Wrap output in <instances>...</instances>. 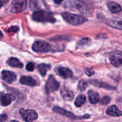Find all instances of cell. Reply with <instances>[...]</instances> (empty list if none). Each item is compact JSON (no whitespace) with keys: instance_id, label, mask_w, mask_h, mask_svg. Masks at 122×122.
<instances>
[{"instance_id":"obj_20","label":"cell","mask_w":122,"mask_h":122,"mask_svg":"<svg viewBox=\"0 0 122 122\" xmlns=\"http://www.w3.org/2000/svg\"><path fill=\"white\" fill-rule=\"evenodd\" d=\"M51 68V66L50 64H46L45 63H42L38 65V69L39 70V72L41 75V76H45L46 72L48 70H50Z\"/></svg>"},{"instance_id":"obj_2","label":"cell","mask_w":122,"mask_h":122,"mask_svg":"<svg viewBox=\"0 0 122 122\" xmlns=\"http://www.w3.org/2000/svg\"><path fill=\"white\" fill-rule=\"evenodd\" d=\"M61 15L66 21L73 26H78L87 21L86 18L83 15L73 14L68 12H64L62 13Z\"/></svg>"},{"instance_id":"obj_17","label":"cell","mask_w":122,"mask_h":122,"mask_svg":"<svg viewBox=\"0 0 122 122\" xmlns=\"http://www.w3.org/2000/svg\"><path fill=\"white\" fill-rule=\"evenodd\" d=\"M107 6L109 10L113 13H117L122 11V7L120 4L115 2H107Z\"/></svg>"},{"instance_id":"obj_28","label":"cell","mask_w":122,"mask_h":122,"mask_svg":"<svg viewBox=\"0 0 122 122\" xmlns=\"http://www.w3.org/2000/svg\"><path fill=\"white\" fill-rule=\"evenodd\" d=\"M7 115L6 114H0V122H5L7 119Z\"/></svg>"},{"instance_id":"obj_4","label":"cell","mask_w":122,"mask_h":122,"mask_svg":"<svg viewBox=\"0 0 122 122\" xmlns=\"http://www.w3.org/2000/svg\"><path fill=\"white\" fill-rule=\"evenodd\" d=\"M109 60L111 64L117 68H122V51H115L110 54Z\"/></svg>"},{"instance_id":"obj_25","label":"cell","mask_w":122,"mask_h":122,"mask_svg":"<svg viewBox=\"0 0 122 122\" xmlns=\"http://www.w3.org/2000/svg\"><path fill=\"white\" fill-rule=\"evenodd\" d=\"M110 98L108 96L104 97L101 100V101H100V104L101 105H107L110 102Z\"/></svg>"},{"instance_id":"obj_1","label":"cell","mask_w":122,"mask_h":122,"mask_svg":"<svg viewBox=\"0 0 122 122\" xmlns=\"http://www.w3.org/2000/svg\"><path fill=\"white\" fill-rule=\"evenodd\" d=\"M69 2L71 8L77 10L83 14L89 15L92 11V6L87 0H69Z\"/></svg>"},{"instance_id":"obj_11","label":"cell","mask_w":122,"mask_h":122,"mask_svg":"<svg viewBox=\"0 0 122 122\" xmlns=\"http://www.w3.org/2000/svg\"><path fill=\"white\" fill-rule=\"evenodd\" d=\"M1 75L2 79L8 83H13L16 79V75L13 71L4 70L1 73Z\"/></svg>"},{"instance_id":"obj_23","label":"cell","mask_w":122,"mask_h":122,"mask_svg":"<svg viewBox=\"0 0 122 122\" xmlns=\"http://www.w3.org/2000/svg\"><path fill=\"white\" fill-rule=\"evenodd\" d=\"M87 87V83L83 80H81L79 82L77 85V88L81 91H84Z\"/></svg>"},{"instance_id":"obj_32","label":"cell","mask_w":122,"mask_h":122,"mask_svg":"<svg viewBox=\"0 0 122 122\" xmlns=\"http://www.w3.org/2000/svg\"><path fill=\"white\" fill-rule=\"evenodd\" d=\"M63 1V0H54L55 3L57 4H60Z\"/></svg>"},{"instance_id":"obj_19","label":"cell","mask_w":122,"mask_h":122,"mask_svg":"<svg viewBox=\"0 0 122 122\" xmlns=\"http://www.w3.org/2000/svg\"><path fill=\"white\" fill-rule=\"evenodd\" d=\"M7 63L11 67H13L22 68L23 66V64L19 61V60L14 57H11L10 58Z\"/></svg>"},{"instance_id":"obj_22","label":"cell","mask_w":122,"mask_h":122,"mask_svg":"<svg viewBox=\"0 0 122 122\" xmlns=\"http://www.w3.org/2000/svg\"><path fill=\"white\" fill-rule=\"evenodd\" d=\"M92 83L94 85L96 86H98V87H102V88H106V89H115L114 87H112L108 85L107 84H105V83H101V82H99L98 81H93L92 82Z\"/></svg>"},{"instance_id":"obj_15","label":"cell","mask_w":122,"mask_h":122,"mask_svg":"<svg viewBox=\"0 0 122 122\" xmlns=\"http://www.w3.org/2000/svg\"><path fill=\"white\" fill-rule=\"evenodd\" d=\"M20 82L21 84L25 85H28L30 86H33L36 85V82L35 81V80L29 76H21L20 79Z\"/></svg>"},{"instance_id":"obj_7","label":"cell","mask_w":122,"mask_h":122,"mask_svg":"<svg viewBox=\"0 0 122 122\" xmlns=\"http://www.w3.org/2000/svg\"><path fill=\"white\" fill-rule=\"evenodd\" d=\"M32 50L38 52H48L51 50V46L45 42L38 41L33 43Z\"/></svg>"},{"instance_id":"obj_33","label":"cell","mask_w":122,"mask_h":122,"mask_svg":"<svg viewBox=\"0 0 122 122\" xmlns=\"http://www.w3.org/2000/svg\"><path fill=\"white\" fill-rule=\"evenodd\" d=\"M2 37H3V34H2V33L1 32V31L0 30V39H1V38H2Z\"/></svg>"},{"instance_id":"obj_8","label":"cell","mask_w":122,"mask_h":122,"mask_svg":"<svg viewBox=\"0 0 122 122\" xmlns=\"http://www.w3.org/2000/svg\"><path fill=\"white\" fill-rule=\"evenodd\" d=\"M53 111L56 113H58V114H61V115L67 117L71 118V119H88L90 117V116L86 114V115L82 116H77L73 114L71 112H69L68 111L65 110L63 108H60L59 107H54L53 108Z\"/></svg>"},{"instance_id":"obj_34","label":"cell","mask_w":122,"mask_h":122,"mask_svg":"<svg viewBox=\"0 0 122 122\" xmlns=\"http://www.w3.org/2000/svg\"><path fill=\"white\" fill-rule=\"evenodd\" d=\"M11 122H19L16 121V120H11Z\"/></svg>"},{"instance_id":"obj_5","label":"cell","mask_w":122,"mask_h":122,"mask_svg":"<svg viewBox=\"0 0 122 122\" xmlns=\"http://www.w3.org/2000/svg\"><path fill=\"white\" fill-rule=\"evenodd\" d=\"M19 113L22 117L23 119L26 122H32L38 119V114L35 111L33 110H25L21 108Z\"/></svg>"},{"instance_id":"obj_21","label":"cell","mask_w":122,"mask_h":122,"mask_svg":"<svg viewBox=\"0 0 122 122\" xmlns=\"http://www.w3.org/2000/svg\"><path fill=\"white\" fill-rule=\"evenodd\" d=\"M86 101V97L83 95H79L77 98H76V100H75V104L76 107H79L83 106L85 102Z\"/></svg>"},{"instance_id":"obj_6","label":"cell","mask_w":122,"mask_h":122,"mask_svg":"<svg viewBox=\"0 0 122 122\" xmlns=\"http://www.w3.org/2000/svg\"><path fill=\"white\" fill-rule=\"evenodd\" d=\"M60 86L59 82H57L55 77L51 75L48 79V81L45 86V90L47 94H50L56 91L58 89Z\"/></svg>"},{"instance_id":"obj_16","label":"cell","mask_w":122,"mask_h":122,"mask_svg":"<svg viewBox=\"0 0 122 122\" xmlns=\"http://www.w3.org/2000/svg\"><path fill=\"white\" fill-rule=\"evenodd\" d=\"M88 95L89 97V101L92 104H95L97 103L100 100V96L97 92L93 90H89L88 91Z\"/></svg>"},{"instance_id":"obj_24","label":"cell","mask_w":122,"mask_h":122,"mask_svg":"<svg viewBox=\"0 0 122 122\" xmlns=\"http://www.w3.org/2000/svg\"><path fill=\"white\" fill-rule=\"evenodd\" d=\"M30 8L33 11L38 9V2H37L36 0H31L30 2Z\"/></svg>"},{"instance_id":"obj_35","label":"cell","mask_w":122,"mask_h":122,"mask_svg":"<svg viewBox=\"0 0 122 122\" xmlns=\"http://www.w3.org/2000/svg\"><path fill=\"white\" fill-rule=\"evenodd\" d=\"M0 97H1V93H0Z\"/></svg>"},{"instance_id":"obj_27","label":"cell","mask_w":122,"mask_h":122,"mask_svg":"<svg viewBox=\"0 0 122 122\" xmlns=\"http://www.w3.org/2000/svg\"><path fill=\"white\" fill-rule=\"evenodd\" d=\"M89 38H85V39H82L81 41H80L78 42V44L80 45H86L87 43H88L89 42Z\"/></svg>"},{"instance_id":"obj_13","label":"cell","mask_w":122,"mask_h":122,"mask_svg":"<svg viewBox=\"0 0 122 122\" xmlns=\"http://www.w3.org/2000/svg\"><path fill=\"white\" fill-rule=\"evenodd\" d=\"M106 113L110 116L119 117L122 116V112L116 106H112L107 108Z\"/></svg>"},{"instance_id":"obj_10","label":"cell","mask_w":122,"mask_h":122,"mask_svg":"<svg viewBox=\"0 0 122 122\" xmlns=\"http://www.w3.org/2000/svg\"><path fill=\"white\" fill-rule=\"evenodd\" d=\"M55 71L58 76H61L63 79H67L72 77L73 72L70 69L64 67H58L55 69Z\"/></svg>"},{"instance_id":"obj_14","label":"cell","mask_w":122,"mask_h":122,"mask_svg":"<svg viewBox=\"0 0 122 122\" xmlns=\"http://www.w3.org/2000/svg\"><path fill=\"white\" fill-rule=\"evenodd\" d=\"M15 100V97L13 95L11 94H7L2 95L1 97V104L3 106H8L14 100Z\"/></svg>"},{"instance_id":"obj_9","label":"cell","mask_w":122,"mask_h":122,"mask_svg":"<svg viewBox=\"0 0 122 122\" xmlns=\"http://www.w3.org/2000/svg\"><path fill=\"white\" fill-rule=\"evenodd\" d=\"M13 7L11 11L12 13H16L22 11L27 7V1L26 0H13L12 1Z\"/></svg>"},{"instance_id":"obj_26","label":"cell","mask_w":122,"mask_h":122,"mask_svg":"<svg viewBox=\"0 0 122 122\" xmlns=\"http://www.w3.org/2000/svg\"><path fill=\"white\" fill-rule=\"evenodd\" d=\"M35 68V64L33 63H32V62H29V63H27L26 67V70L29 71H33L34 70Z\"/></svg>"},{"instance_id":"obj_31","label":"cell","mask_w":122,"mask_h":122,"mask_svg":"<svg viewBox=\"0 0 122 122\" xmlns=\"http://www.w3.org/2000/svg\"><path fill=\"white\" fill-rule=\"evenodd\" d=\"M85 73L87 74V75H88V76H92V75L93 74H94V71H91V70H90V71H89V70H88V71H87V70H86Z\"/></svg>"},{"instance_id":"obj_12","label":"cell","mask_w":122,"mask_h":122,"mask_svg":"<svg viewBox=\"0 0 122 122\" xmlns=\"http://www.w3.org/2000/svg\"><path fill=\"white\" fill-rule=\"evenodd\" d=\"M61 95L66 101H71L74 98V94L71 91L68 89L67 87L63 86L61 89Z\"/></svg>"},{"instance_id":"obj_18","label":"cell","mask_w":122,"mask_h":122,"mask_svg":"<svg viewBox=\"0 0 122 122\" xmlns=\"http://www.w3.org/2000/svg\"><path fill=\"white\" fill-rule=\"evenodd\" d=\"M106 24L113 28L122 30V20L108 19L106 20Z\"/></svg>"},{"instance_id":"obj_3","label":"cell","mask_w":122,"mask_h":122,"mask_svg":"<svg viewBox=\"0 0 122 122\" xmlns=\"http://www.w3.org/2000/svg\"><path fill=\"white\" fill-rule=\"evenodd\" d=\"M32 19L38 22L54 23L56 21L52 13L45 11L38 10L33 12L32 14Z\"/></svg>"},{"instance_id":"obj_30","label":"cell","mask_w":122,"mask_h":122,"mask_svg":"<svg viewBox=\"0 0 122 122\" xmlns=\"http://www.w3.org/2000/svg\"><path fill=\"white\" fill-rule=\"evenodd\" d=\"M9 0H0V8L4 5L5 4L7 3Z\"/></svg>"},{"instance_id":"obj_29","label":"cell","mask_w":122,"mask_h":122,"mask_svg":"<svg viewBox=\"0 0 122 122\" xmlns=\"http://www.w3.org/2000/svg\"><path fill=\"white\" fill-rule=\"evenodd\" d=\"M11 30L13 31V32L16 33V32L19 30V27H17V26H13V27H11Z\"/></svg>"}]
</instances>
